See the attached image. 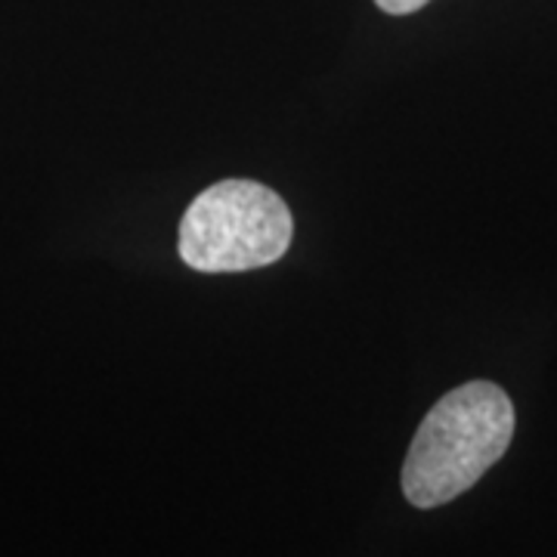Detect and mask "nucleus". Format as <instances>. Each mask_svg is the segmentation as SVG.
<instances>
[{"instance_id": "obj_2", "label": "nucleus", "mask_w": 557, "mask_h": 557, "mask_svg": "<svg viewBox=\"0 0 557 557\" xmlns=\"http://www.w3.org/2000/svg\"><path fill=\"white\" fill-rule=\"evenodd\" d=\"M292 233V211L270 186L220 180L180 220V258L199 273H245L276 263Z\"/></svg>"}, {"instance_id": "obj_3", "label": "nucleus", "mask_w": 557, "mask_h": 557, "mask_svg": "<svg viewBox=\"0 0 557 557\" xmlns=\"http://www.w3.org/2000/svg\"><path fill=\"white\" fill-rule=\"evenodd\" d=\"M384 13H391V16H406V13H416L421 10L428 0H375Z\"/></svg>"}, {"instance_id": "obj_1", "label": "nucleus", "mask_w": 557, "mask_h": 557, "mask_svg": "<svg viewBox=\"0 0 557 557\" xmlns=\"http://www.w3.org/2000/svg\"><path fill=\"white\" fill-rule=\"evenodd\" d=\"M515 437V406L493 381L449 391L424 416L403 461V496L416 508H440L468 493Z\"/></svg>"}]
</instances>
